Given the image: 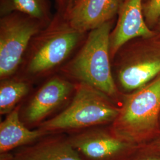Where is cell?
Masks as SVG:
<instances>
[{
  "instance_id": "obj_14",
  "label": "cell",
  "mask_w": 160,
  "mask_h": 160,
  "mask_svg": "<svg viewBox=\"0 0 160 160\" xmlns=\"http://www.w3.org/2000/svg\"><path fill=\"white\" fill-rule=\"evenodd\" d=\"M14 12H20L31 18L40 20L44 18L46 14L43 0H2V15L7 16Z\"/></svg>"
},
{
  "instance_id": "obj_2",
  "label": "cell",
  "mask_w": 160,
  "mask_h": 160,
  "mask_svg": "<svg viewBox=\"0 0 160 160\" xmlns=\"http://www.w3.org/2000/svg\"><path fill=\"white\" fill-rule=\"evenodd\" d=\"M120 105L95 88L77 83L68 106L60 113L41 123L38 128L48 134L81 131L113 123Z\"/></svg>"
},
{
  "instance_id": "obj_21",
  "label": "cell",
  "mask_w": 160,
  "mask_h": 160,
  "mask_svg": "<svg viewBox=\"0 0 160 160\" xmlns=\"http://www.w3.org/2000/svg\"></svg>"
},
{
  "instance_id": "obj_1",
  "label": "cell",
  "mask_w": 160,
  "mask_h": 160,
  "mask_svg": "<svg viewBox=\"0 0 160 160\" xmlns=\"http://www.w3.org/2000/svg\"><path fill=\"white\" fill-rule=\"evenodd\" d=\"M112 21L90 31L75 57L63 68L65 77L95 88L120 105L123 95L114 81L110 55Z\"/></svg>"
},
{
  "instance_id": "obj_16",
  "label": "cell",
  "mask_w": 160,
  "mask_h": 160,
  "mask_svg": "<svg viewBox=\"0 0 160 160\" xmlns=\"http://www.w3.org/2000/svg\"><path fill=\"white\" fill-rule=\"evenodd\" d=\"M128 160H160V155L141 146Z\"/></svg>"
},
{
  "instance_id": "obj_15",
  "label": "cell",
  "mask_w": 160,
  "mask_h": 160,
  "mask_svg": "<svg viewBox=\"0 0 160 160\" xmlns=\"http://www.w3.org/2000/svg\"><path fill=\"white\" fill-rule=\"evenodd\" d=\"M143 14L145 23L154 30L160 20V0L143 2Z\"/></svg>"
},
{
  "instance_id": "obj_3",
  "label": "cell",
  "mask_w": 160,
  "mask_h": 160,
  "mask_svg": "<svg viewBox=\"0 0 160 160\" xmlns=\"http://www.w3.org/2000/svg\"><path fill=\"white\" fill-rule=\"evenodd\" d=\"M160 74L147 84L125 94L111 126L126 140L139 146L160 137Z\"/></svg>"
},
{
  "instance_id": "obj_10",
  "label": "cell",
  "mask_w": 160,
  "mask_h": 160,
  "mask_svg": "<svg viewBox=\"0 0 160 160\" xmlns=\"http://www.w3.org/2000/svg\"><path fill=\"white\" fill-rule=\"evenodd\" d=\"M122 0H77L69 14L70 27L81 33L112 21Z\"/></svg>"
},
{
  "instance_id": "obj_19",
  "label": "cell",
  "mask_w": 160,
  "mask_h": 160,
  "mask_svg": "<svg viewBox=\"0 0 160 160\" xmlns=\"http://www.w3.org/2000/svg\"><path fill=\"white\" fill-rule=\"evenodd\" d=\"M154 30L157 33L160 34V20H159V22H158V23H157V24L156 25V26L155 27Z\"/></svg>"
},
{
  "instance_id": "obj_17",
  "label": "cell",
  "mask_w": 160,
  "mask_h": 160,
  "mask_svg": "<svg viewBox=\"0 0 160 160\" xmlns=\"http://www.w3.org/2000/svg\"><path fill=\"white\" fill-rule=\"evenodd\" d=\"M143 146L149 151L160 155V137L151 142Z\"/></svg>"
},
{
  "instance_id": "obj_20",
  "label": "cell",
  "mask_w": 160,
  "mask_h": 160,
  "mask_svg": "<svg viewBox=\"0 0 160 160\" xmlns=\"http://www.w3.org/2000/svg\"><path fill=\"white\" fill-rule=\"evenodd\" d=\"M150 1V0H143V2H146V1Z\"/></svg>"
},
{
  "instance_id": "obj_9",
  "label": "cell",
  "mask_w": 160,
  "mask_h": 160,
  "mask_svg": "<svg viewBox=\"0 0 160 160\" xmlns=\"http://www.w3.org/2000/svg\"><path fill=\"white\" fill-rule=\"evenodd\" d=\"M118 14L116 24L110 34L109 50L112 61L120 48L129 41L157 33L145 23L143 0H122Z\"/></svg>"
},
{
  "instance_id": "obj_5",
  "label": "cell",
  "mask_w": 160,
  "mask_h": 160,
  "mask_svg": "<svg viewBox=\"0 0 160 160\" xmlns=\"http://www.w3.org/2000/svg\"><path fill=\"white\" fill-rule=\"evenodd\" d=\"M67 135L81 160H128L141 147L120 136L111 125Z\"/></svg>"
},
{
  "instance_id": "obj_13",
  "label": "cell",
  "mask_w": 160,
  "mask_h": 160,
  "mask_svg": "<svg viewBox=\"0 0 160 160\" xmlns=\"http://www.w3.org/2000/svg\"><path fill=\"white\" fill-rule=\"evenodd\" d=\"M32 88L31 81L23 77H9L1 80L0 114L7 115L26 97Z\"/></svg>"
},
{
  "instance_id": "obj_12",
  "label": "cell",
  "mask_w": 160,
  "mask_h": 160,
  "mask_svg": "<svg viewBox=\"0 0 160 160\" xmlns=\"http://www.w3.org/2000/svg\"><path fill=\"white\" fill-rule=\"evenodd\" d=\"M20 109L18 104L0 123V153L13 151L49 135L38 128L29 129L21 119Z\"/></svg>"
},
{
  "instance_id": "obj_7",
  "label": "cell",
  "mask_w": 160,
  "mask_h": 160,
  "mask_svg": "<svg viewBox=\"0 0 160 160\" xmlns=\"http://www.w3.org/2000/svg\"><path fill=\"white\" fill-rule=\"evenodd\" d=\"M77 83L54 76L46 81L20 109V118L26 126H38L64 103L72 98Z\"/></svg>"
},
{
  "instance_id": "obj_4",
  "label": "cell",
  "mask_w": 160,
  "mask_h": 160,
  "mask_svg": "<svg viewBox=\"0 0 160 160\" xmlns=\"http://www.w3.org/2000/svg\"><path fill=\"white\" fill-rule=\"evenodd\" d=\"M112 67L116 85L123 95L145 86L160 74V34L129 41L116 53Z\"/></svg>"
},
{
  "instance_id": "obj_18",
  "label": "cell",
  "mask_w": 160,
  "mask_h": 160,
  "mask_svg": "<svg viewBox=\"0 0 160 160\" xmlns=\"http://www.w3.org/2000/svg\"><path fill=\"white\" fill-rule=\"evenodd\" d=\"M0 160H14L13 151L0 153Z\"/></svg>"
},
{
  "instance_id": "obj_11",
  "label": "cell",
  "mask_w": 160,
  "mask_h": 160,
  "mask_svg": "<svg viewBox=\"0 0 160 160\" xmlns=\"http://www.w3.org/2000/svg\"><path fill=\"white\" fill-rule=\"evenodd\" d=\"M14 160H81L66 133L48 135L13 152Z\"/></svg>"
},
{
  "instance_id": "obj_8",
  "label": "cell",
  "mask_w": 160,
  "mask_h": 160,
  "mask_svg": "<svg viewBox=\"0 0 160 160\" xmlns=\"http://www.w3.org/2000/svg\"><path fill=\"white\" fill-rule=\"evenodd\" d=\"M81 33L69 27L51 34L34 48L27 73L30 77H41L63 63L77 45Z\"/></svg>"
},
{
  "instance_id": "obj_6",
  "label": "cell",
  "mask_w": 160,
  "mask_h": 160,
  "mask_svg": "<svg viewBox=\"0 0 160 160\" xmlns=\"http://www.w3.org/2000/svg\"><path fill=\"white\" fill-rule=\"evenodd\" d=\"M39 29L31 20L11 14L0 22V78L14 74L22 62L23 55L32 38Z\"/></svg>"
}]
</instances>
